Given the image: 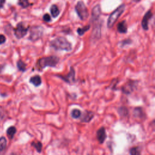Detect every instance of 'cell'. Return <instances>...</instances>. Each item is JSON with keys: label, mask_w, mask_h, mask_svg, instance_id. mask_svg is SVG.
Masks as SVG:
<instances>
[{"label": "cell", "mask_w": 155, "mask_h": 155, "mask_svg": "<svg viewBox=\"0 0 155 155\" xmlns=\"http://www.w3.org/2000/svg\"><path fill=\"white\" fill-rule=\"evenodd\" d=\"M32 145L34 147L36 150V151L38 153L41 152L42 148H43V144L41 142L39 141L33 142H32Z\"/></svg>", "instance_id": "17"}, {"label": "cell", "mask_w": 155, "mask_h": 155, "mask_svg": "<svg viewBox=\"0 0 155 155\" xmlns=\"http://www.w3.org/2000/svg\"><path fill=\"white\" fill-rule=\"evenodd\" d=\"M96 137L97 141H98L100 144H103L104 142L106 137H107L104 127H101L97 130L96 132Z\"/></svg>", "instance_id": "11"}, {"label": "cell", "mask_w": 155, "mask_h": 155, "mask_svg": "<svg viewBox=\"0 0 155 155\" xmlns=\"http://www.w3.org/2000/svg\"><path fill=\"white\" fill-rule=\"evenodd\" d=\"M2 118H3V115H2V113L0 112V120L2 119Z\"/></svg>", "instance_id": "29"}, {"label": "cell", "mask_w": 155, "mask_h": 155, "mask_svg": "<svg viewBox=\"0 0 155 155\" xmlns=\"http://www.w3.org/2000/svg\"><path fill=\"white\" fill-rule=\"evenodd\" d=\"M133 1H135V2H138V1H140V0H133Z\"/></svg>", "instance_id": "30"}, {"label": "cell", "mask_w": 155, "mask_h": 155, "mask_svg": "<svg viewBox=\"0 0 155 155\" xmlns=\"http://www.w3.org/2000/svg\"><path fill=\"white\" fill-rule=\"evenodd\" d=\"M130 153L133 155H137V154H140L141 152L139 150L138 147H133L130 150Z\"/></svg>", "instance_id": "25"}, {"label": "cell", "mask_w": 155, "mask_h": 155, "mask_svg": "<svg viewBox=\"0 0 155 155\" xmlns=\"http://www.w3.org/2000/svg\"><path fill=\"white\" fill-rule=\"evenodd\" d=\"M17 67L18 69L22 72H24L26 70V64L21 60H19L17 62Z\"/></svg>", "instance_id": "22"}, {"label": "cell", "mask_w": 155, "mask_h": 155, "mask_svg": "<svg viewBox=\"0 0 155 155\" xmlns=\"http://www.w3.org/2000/svg\"><path fill=\"white\" fill-rule=\"evenodd\" d=\"M81 115V112L78 109H73L71 112V116L74 119H77L79 118Z\"/></svg>", "instance_id": "21"}, {"label": "cell", "mask_w": 155, "mask_h": 155, "mask_svg": "<svg viewBox=\"0 0 155 155\" xmlns=\"http://www.w3.org/2000/svg\"><path fill=\"white\" fill-rule=\"evenodd\" d=\"M18 4L23 8H26L30 6L29 0H18Z\"/></svg>", "instance_id": "23"}, {"label": "cell", "mask_w": 155, "mask_h": 155, "mask_svg": "<svg viewBox=\"0 0 155 155\" xmlns=\"http://www.w3.org/2000/svg\"><path fill=\"white\" fill-rule=\"evenodd\" d=\"M43 20L44 21H46V22H50L51 21V17H50V16L49 15H48V14H47V13L45 14L43 16Z\"/></svg>", "instance_id": "26"}, {"label": "cell", "mask_w": 155, "mask_h": 155, "mask_svg": "<svg viewBox=\"0 0 155 155\" xmlns=\"http://www.w3.org/2000/svg\"><path fill=\"white\" fill-rule=\"evenodd\" d=\"M117 30L121 34H126L127 32V26L126 21H122L118 23L117 26Z\"/></svg>", "instance_id": "13"}, {"label": "cell", "mask_w": 155, "mask_h": 155, "mask_svg": "<svg viewBox=\"0 0 155 155\" xmlns=\"http://www.w3.org/2000/svg\"><path fill=\"white\" fill-rule=\"evenodd\" d=\"M29 29V27H26L24 26L23 23L22 22L18 24L17 27L14 30V34L15 36L18 39L23 38L24 36L26 35Z\"/></svg>", "instance_id": "6"}, {"label": "cell", "mask_w": 155, "mask_h": 155, "mask_svg": "<svg viewBox=\"0 0 155 155\" xmlns=\"http://www.w3.org/2000/svg\"><path fill=\"white\" fill-rule=\"evenodd\" d=\"M50 12L53 18H56L60 15V10L58 7L55 4H53L50 7Z\"/></svg>", "instance_id": "16"}, {"label": "cell", "mask_w": 155, "mask_h": 155, "mask_svg": "<svg viewBox=\"0 0 155 155\" xmlns=\"http://www.w3.org/2000/svg\"><path fill=\"white\" fill-rule=\"evenodd\" d=\"M6 37L3 35H0V44H4L6 42Z\"/></svg>", "instance_id": "27"}, {"label": "cell", "mask_w": 155, "mask_h": 155, "mask_svg": "<svg viewBox=\"0 0 155 155\" xmlns=\"http://www.w3.org/2000/svg\"><path fill=\"white\" fill-rule=\"evenodd\" d=\"M44 29L41 26H34L30 29L29 39L32 41H35L42 37Z\"/></svg>", "instance_id": "5"}, {"label": "cell", "mask_w": 155, "mask_h": 155, "mask_svg": "<svg viewBox=\"0 0 155 155\" xmlns=\"http://www.w3.org/2000/svg\"><path fill=\"white\" fill-rule=\"evenodd\" d=\"M153 17V13L151 11H149L147 12L142 21V27L145 30H147L149 29V21Z\"/></svg>", "instance_id": "9"}, {"label": "cell", "mask_w": 155, "mask_h": 155, "mask_svg": "<svg viewBox=\"0 0 155 155\" xmlns=\"http://www.w3.org/2000/svg\"><path fill=\"white\" fill-rule=\"evenodd\" d=\"M101 14V10L100 5H97L93 7L92 11L91 22L94 23L98 21Z\"/></svg>", "instance_id": "8"}, {"label": "cell", "mask_w": 155, "mask_h": 155, "mask_svg": "<svg viewBox=\"0 0 155 155\" xmlns=\"http://www.w3.org/2000/svg\"><path fill=\"white\" fill-rule=\"evenodd\" d=\"M119 114H120V115L121 116H126L128 115V110L126 108V107H120L119 109V110H118Z\"/></svg>", "instance_id": "24"}, {"label": "cell", "mask_w": 155, "mask_h": 155, "mask_svg": "<svg viewBox=\"0 0 155 155\" xmlns=\"http://www.w3.org/2000/svg\"><path fill=\"white\" fill-rule=\"evenodd\" d=\"M59 58L55 56H50L44 57L38 60L36 63V68L38 70H42L47 67H54L59 62Z\"/></svg>", "instance_id": "2"}, {"label": "cell", "mask_w": 155, "mask_h": 155, "mask_svg": "<svg viewBox=\"0 0 155 155\" xmlns=\"http://www.w3.org/2000/svg\"><path fill=\"white\" fill-rule=\"evenodd\" d=\"M30 83L34 85L35 87H38L42 83V80L40 76L39 75H35L32 76L30 79Z\"/></svg>", "instance_id": "14"}, {"label": "cell", "mask_w": 155, "mask_h": 155, "mask_svg": "<svg viewBox=\"0 0 155 155\" xmlns=\"http://www.w3.org/2000/svg\"><path fill=\"white\" fill-rule=\"evenodd\" d=\"M125 7L126 6L124 4H122L110 14L107 21V27L109 28H112L114 26L120 16L124 12Z\"/></svg>", "instance_id": "3"}, {"label": "cell", "mask_w": 155, "mask_h": 155, "mask_svg": "<svg viewBox=\"0 0 155 155\" xmlns=\"http://www.w3.org/2000/svg\"><path fill=\"white\" fill-rule=\"evenodd\" d=\"M75 11L81 20H86L88 18V10L83 1H79L77 3L75 6Z\"/></svg>", "instance_id": "4"}, {"label": "cell", "mask_w": 155, "mask_h": 155, "mask_svg": "<svg viewBox=\"0 0 155 155\" xmlns=\"http://www.w3.org/2000/svg\"><path fill=\"white\" fill-rule=\"evenodd\" d=\"M7 145V140L4 137H0V151L4 150Z\"/></svg>", "instance_id": "20"}, {"label": "cell", "mask_w": 155, "mask_h": 155, "mask_svg": "<svg viewBox=\"0 0 155 155\" xmlns=\"http://www.w3.org/2000/svg\"><path fill=\"white\" fill-rule=\"evenodd\" d=\"M93 118V113L92 112H86L81 121L84 122H88Z\"/></svg>", "instance_id": "15"}, {"label": "cell", "mask_w": 155, "mask_h": 155, "mask_svg": "<svg viewBox=\"0 0 155 155\" xmlns=\"http://www.w3.org/2000/svg\"><path fill=\"white\" fill-rule=\"evenodd\" d=\"M135 85L136 83L135 81H130L129 82H127L123 87H122V91L124 93L129 94L133 90V89L135 87Z\"/></svg>", "instance_id": "10"}, {"label": "cell", "mask_w": 155, "mask_h": 155, "mask_svg": "<svg viewBox=\"0 0 155 155\" xmlns=\"http://www.w3.org/2000/svg\"><path fill=\"white\" fill-rule=\"evenodd\" d=\"M50 47L56 50L70 51L72 48L71 43L64 37H58L52 40L50 43Z\"/></svg>", "instance_id": "1"}, {"label": "cell", "mask_w": 155, "mask_h": 155, "mask_svg": "<svg viewBox=\"0 0 155 155\" xmlns=\"http://www.w3.org/2000/svg\"><path fill=\"white\" fill-rule=\"evenodd\" d=\"M16 132H17V129L15 127H11L7 130V134L11 139L13 138Z\"/></svg>", "instance_id": "18"}, {"label": "cell", "mask_w": 155, "mask_h": 155, "mask_svg": "<svg viewBox=\"0 0 155 155\" xmlns=\"http://www.w3.org/2000/svg\"><path fill=\"white\" fill-rule=\"evenodd\" d=\"M6 1V0H0V8L2 7Z\"/></svg>", "instance_id": "28"}, {"label": "cell", "mask_w": 155, "mask_h": 155, "mask_svg": "<svg viewBox=\"0 0 155 155\" xmlns=\"http://www.w3.org/2000/svg\"><path fill=\"white\" fill-rule=\"evenodd\" d=\"M101 24L100 22L96 23L95 24V26L93 28V30L92 32V36L93 38H100L101 36Z\"/></svg>", "instance_id": "12"}, {"label": "cell", "mask_w": 155, "mask_h": 155, "mask_svg": "<svg viewBox=\"0 0 155 155\" xmlns=\"http://www.w3.org/2000/svg\"><path fill=\"white\" fill-rule=\"evenodd\" d=\"M90 25L86 26L83 28H78L77 29V33L78 34V35L79 36H82L86 33L87 30H88L90 29Z\"/></svg>", "instance_id": "19"}, {"label": "cell", "mask_w": 155, "mask_h": 155, "mask_svg": "<svg viewBox=\"0 0 155 155\" xmlns=\"http://www.w3.org/2000/svg\"><path fill=\"white\" fill-rule=\"evenodd\" d=\"M58 77H60L62 79H63L64 81H66V83L71 84L73 83L75 81V72L74 69L73 67H71L70 71L68 74L66 76H62V75H57Z\"/></svg>", "instance_id": "7"}]
</instances>
